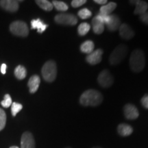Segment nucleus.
<instances>
[{"label":"nucleus","instance_id":"f257e3e1","mask_svg":"<svg viewBox=\"0 0 148 148\" xmlns=\"http://www.w3.org/2000/svg\"><path fill=\"white\" fill-rule=\"evenodd\" d=\"M103 101L101 92L97 90L88 89L84 91L79 97V103L84 106H97Z\"/></svg>","mask_w":148,"mask_h":148},{"label":"nucleus","instance_id":"f03ea898","mask_svg":"<svg viewBox=\"0 0 148 148\" xmlns=\"http://www.w3.org/2000/svg\"><path fill=\"white\" fill-rule=\"evenodd\" d=\"M145 58L143 51L140 49H135L130 57V66L133 71L138 73L144 69Z\"/></svg>","mask_w":148,"mask_h":148},{"label":"nucleus","instance_id":"7ed1b4c3","mask_svg":"<svg viewBox=\"0 0 148 148\" xmlns=\"http://www.w3.org/2000/svg\"><path fill=\"white\" fill-rule=\"evenodd\" d=\"M41 73L46 82H51L54 81L57 75L56 63L53 60H48L42 66Z\"/></svg>","mask_w":148,"mask_h":148},{"label":"nucleus","instance_id":"20e7f679","mask_svg":"<svg viewBox=\"0 0 148 148\" xmlns=\"http://www.w3.org/2000/svg\"><path fill=\"white\" fill-rule=\"evenodd\" d=\"M128 51V48L125 45H119L111 53L109 62L111 65H116L124 60Z\"/></svg>","mask_w":148,"mask_h":148},{"label":"nucleus","instance_id":"39448f33","mask_svg":"<svg viewBox=\"0 0 148 148\" xmlns=\"http://www.w3.org/2000/svg\"><path fill=\"white\" fill-rule=\"evenodd\" d=\"M10 30L14 35L26 37L29 34V29L26 23L22 21L12 22L10 25Z\"/></svg>","mask_w":148,"mask_h":148},{"label":"nucleus","instance_id":"423d86ee","mask_svg":"<svg viewBox=\"0 0 148 148\" xmlns=\"http://www.w3.org/2000/svg\"><path fill=\"white\" fill-rule=\"evenodd\" d=\"M55 22L58 24L64 25H76L77 23V18L76 16L71 13H62L58 14L55 16Z\"/></svg>","mask_w":148,"mask_h":148},{"label":"nucleus","instance_id":"0eeeda50","mask_svg":"<svg viewBox=\"0 0 148 148\" xmlns=\"http://www.w3.org/2000/svg\"><path fill=\"white\" fill-rule=\"evenodd\" d=\"M97 82L101 87L109 88L114 82V78L108 69H104L99 74Z\"/></svg>","mask_w":148,"mask_h":148},{"label":"nucleus","instance_id":"6e6552de","mask_svg":"<svg viewBox=\"0 0 148 148\" xmlns=\"http://www.w3.org/2000/svg\"><path fill=\"white\" fill-rule=\"evenodd\" d=\"M124 115L127 119L134 120L137 119L139 116L138 109L132 103H127L123 108Z\"/></svg>","mask_w":148,"mask_h":148},{"label":"nucleus","instance_id":"1a4fd4ad","mask_svg":"<svg viewBox=\"0 0 148 148\" xmlns=\"http://www.w3.org/2000/svg\"><path fill=\"white\" fill-rule=\"evenodd\" d=\"M21 148H35V140L32 133L25 132L22 134Z\"/></svg>","mask_w":148,"mask_h":148},{"label":"nucleus","instance_id":"9d476101","mask_svg":"<svg viewBox=\"0 0 148 148\" xmlns=\"http://www.w3.org/2000/svg\"><path fill=\"white\" fill-rule=\"evenodd\" d=\"M103 54V50L101 49H97L88 54L86 58V60L88 63L92 65L97 64L101 61V57Z\"/></svg>","mask_w":148,"mask_h":148},{"label":"nucleus","instance_id":"9b49d317","mask_svg":"<svg viewBox=\"0 0 148 148\" xmlns=\"http://www.w3.org/2000/svg\"><path fill=\"white\" fill-rule=\"evenodd\" d=\"M119 31L120 36L123 39H131L134 36V30L131 28L130 25H128L126 23L121 24L119 28Z\"/></svg>","mask_w":148,"mask_h":148},{"label":"nucleus","instance_id":"f8f14e48","mask_svg":"<svg viewBox=\"0 0 148 148\" xmlns=\"http://www.w3.org/2000/svg\"><path fill=\"white\" fill-rule=\"evenodd\" d=\"M0 5L4 10L11 12H16L19 7L18 1L14 0H1L0 1Z\"/></svg>","mask_w":148,"mask_h":148},{"label":"nucleus","instance_id":"ddd939ff","mask_svg":"<svg viewBox=\"0 0 148 148\" xmlns=\"http://www.w3.org/2000/svg\"><path fill=\"white\" fill-rule=\"evenodd\" d=\"M107 29L111 32H114V31L119 29L120 25H121V21L119 16L116 14H110V18L109 21L106 24Z\"/></svg>","mask_w":148,"mask_h":148},{"label":"nucleus","instance_id":"4468645a","mask_svg":"<svg viewBox=\"0 0 148 148\" xmlns=\"http://www.w3.org/2000/svg\"><path fill=\"white\" fill-rule=\"evenodd\" d=\"M130 2L134 3L136 5L134 13L135 14H142L147 12L148 9V3L146 1L141 0H136V1H130Z\"/></svg>","mask_w":148,"mask_h":148},{"label":"nucleus","instance_id":"2eb2a0df","mask_svg":"<svg viewBox=\"0 0 148 148\" xmlns=\"http://www.w3.org/2000/svg\"><path fill=\"white\" fill-rule=\"evenodd\" d=\"M40 83V77L37 75H32L30 78L29 79L28 83H27V86L29 87V92L30 93H34L37 91L39 85Z\"/></svg>","mask_w":148,"mask_h":148},{"label":"nucleus","instance_id":"dca6fc26","mask_svg":"<svg viewBox=\"0 0 148 148\" xmlns=\"http://www.w3.org/2000/svg\"><path fill=\"white\" fill-rule=\"evenodd\" d=\"M48 27L47 24L43 23L40 18H36V19H32L31 21V28L32 29H37V32L40 34H42L45 31Z\"/></svg>","mask_w":148,"mask_h":148},{"label":"nucleus","instance_id":"f3484780","mask_svg":"<svg viewBox=\"0 0 148 148\" xmlns=\"http://www.w3.org/2000/svg\"><path fill=\"white\" fill-rule=\"evenodd\" d=\"M117 132L122 136H127L133 132V128L126 123H120L117 127Z\"/></svg>","mask_w":148,"mask_h":148},{"label":"nucleus","instance_id":"a211bd4d","mask_svg":"<svg viewBox=\"0 0 148 148\" xmlns=\"http://www.w3.org/2000/svg\"><path fill=\"white\" fill-rule=\"evenodd\" d=\"M116 3L115 2H109L106 4L102 5L99 10V13L106 14V15H110L111 14V12L114 10V9L116 8Z\"/></svg>","mask_w":148,"mask_h":148},{"label":"nucleus","instance_id":"6ab92c4d","mask_svg":"<svg viewBox=\"0 0 148 148\" xmlns=\"http://www.w3.org/2000/svg\"><path fill=\"white\" fill-rule=\"evenodd\" d=\"M94 48H95L94 42L92 40H88L84 41L80 45V51L83 53L89 54L94 51Z\"/></svg>","mask_w":148,"mask_h":148},{"label":"nucleus","instance_id":"aec40b11","mask_svg":"<svg viewBox=\"0 0 148 148\" xmlns=\"http://www.w3.org/2000/svg\"><path fill=\"white\" fill-rule=\"evenodd\" d=\"M92 25L93 32L96 34H101L104 30V24L97 21L95 18L92 20Z\"/></svg>","mask_w":148,"mask_h":148},{"label":"nucleus","instance_id":"412c9836","mask_svg":"<svg viewBox=\"0 0 148 148\" xmlns=\"http://www.w3.org/2000/svg\"><path fill=\"white\" fill-rule=\"evenodd\" d=\"M35 2L40 8L45 11H51L53 8L52 3L47 1V0H36Z\"/></svg>","mask_w":148,"mask_h":148},{"label":"nucleus","instance_id":"4be33fe9","mask_svg":"<svg viewBox=\"0 0 148 148\" xmlns=\"http://www.w3.org/2000/svg\"><path fill=\"white\" fill-rule=\"evenodd\" d=\"M26 69L22 65H18L14 69V75L18 79H23L26 77Z\"/></svg>","mask_w":148,"mask_h":148},{"label":"nucleus","instance_id":"5701e85b","mask_svg":"<svg viewBox=\"0 0 148 148\" xmlns=\"http://www.w3.org/2000/svg\"><path fill=\"white\" fill-rule=\"evenodd\" d=\"M52 5L57 10L61 11V12H64L69 9V6L66 3L61 1H53Z\"/></svg>","mask_w":148,"mask_h":148},{"label":"nucleus","instance_id":"b1692460","mask_svg":"<svg viewBox=\"0 0 148 148\" xmlns=\"http://www.w3.org/2000/svg\"><path fill=\"white\" fill-rule=\"evenodd\" d=\"M90 25L87 23H82L77 27V33L80 36H84L89 32Z\"/></svg>","mask_w":148,"mask_h":148},{"label":"nucleus","instance_id":"393cba45","mask_svg":"<svg viewBox=\"0 0 148 148\" xmlns=\"http://www.w3.org/2000/svg\"><path fill=\"white\" fill-rule=\"evenodd\" d=\"M77 14H78L79 17L82 18V19H86V18H88L91 16L92 12L91 11L88 10V8H84L78 11V13H77Z\"/></svg>","mask_w":148,"mask_h":148},{"label":"nucleus","instance_id":"a878e982","mask_svg":"<svg viewBox=\"0 0 148 148\" xmlns=\"http://www.w3.org/2000/svg\"><path fill=\"white\" fill-rule=\"evenodd\" d=\"M22 108H23V106L21 103L16 102L12 103L11 105V113L12 116H15L18 112H19L22 110Z\"/></svg>","mask_w":148,"mask_h":148},{"label":"nucleus","instance_id":"bb28decb","mask_svg":"<svg viewBox=\"0 0 148 148\" xmlns=\"http://www.w3.org/2000/svg\"><path fill=\"white\" fill-rule=\"evenodd\" d=\"M5 123H6V114L3 109L0 108V131L4 128Z\"/></svg>","mask_w":148,"mask_h":148},{"label":"nucleus","instance_id":"cd10ccee","mask_svg":"<svg viewBox=\"0 0 148 148\" xmlns=\"http://www.w3.org/2000/svg\"><path fill=\"white\" fill-rule=\"evenodd\" d=\"M12 103V98L10 96L9 94H6V95H4V99L3 100L1 101V106L4 108H8L10 107Z\"/></svg>","mask_w":148,"mask_h":148},{"label":"nucleus","instance_id":"c85d7f7f","mask_svg":"<svg viewBox=\"0 0 148 148\" xmlns=\"http://www.w3.org/2000/svg\"><path fill=\"white\" fill-rule=\"evenodd\" d=\"M86 3V0H73L71 1V6L73 8H78Z\"/></svg>","mask_w":148,"mask_h":148},{"label":"nucleus","instance_id":"c756f323","mask_svg":"<svg viewBox=\"0 0 148 148\" xmlns=\"http://www.w3.org/2000/svg\"><path fill=\"white\" fill-rule=\"evenodd\" d=\"M140 20L142 22H143V23L148 25V11L145 12V13L140 14Z\"/></svg>","mask_w":148,"mask_h":148},{"label":"nucleus","instance_id":"7c9ffc66","mask_svg":"<svg viewBox=\"0 0 148 148\" xmlns=\"http://www.w3.org/2000/svg\"><path fill=\"white\" fill-rule=\"evenodd\" d=\"M140 102H141L142 106H143L144 108L148 109V95H144L143 97H142Z\"/></svg>","mask_w":148,"mask_h":148},{"label":"nucleus","instance_id":"2f4dec72","mask_svg":"<svg viewBox=\"0 0 148 148\" xmlns=\"http://www.w3.org/2000/svg\"><path fill=\"white\" fill-rule=\"evenodd\" d=\"M6 68L7 65L5 64H2L1 66V72L2 74H5L6 73Z\"/></svg>","mask_w":148,"mask_h":148},{"label":"nucleus","instance_id":"473e14b6","mask_svg":"<svg viewBox=\"0 0 148 148\" xmlns=\"http://www.w3.org/2000/svg\"><path fill=\"white\" fill-rule=\"evenodd\" d=\"M95 3H98V4H101V5H103V4H106L107 3V1L106 0H95Z\"/></svg>","mask_w":148,"mask_h":148},{"label":"nucleus","instance_id":"72a5a7b5","mask_svg":"<svg viewBox=\"0 0 148 148\" xmlns=\"http://www.w3.org/2000/svg\"><path fill=\"white\" fill-rule=\"evenodd\" d=\"M10 148H19V147H17V146H11Z\"/></svg>","mask_w":148,"mask_h":148},{"label":"nucleus","instance_id":"f704fd0d","mask_svg":"<svg viewBox=\"0 0 148 148\" xmlns=\"http://www.w3.org/2000/svg\"><path fill=\"white\" fill-rule=\"evenodd\" d=\"M92 148H101V147H92Z\"/></svg>","mask_w":148,"mask_h":148},{"label":"nucleus","instance_id":"c9c22d12","mask_svg":"<svg viewBox=\"0 0 148 148\" xmlns=\"http://www.w3.org/2000/svg\"><path fill=\"white\" fill-rule=\"evenodd\" d=\"M64 148H71L70 147H64Z\"/></svg>","mask_w":148,"mask_h":148}]
</instances>
